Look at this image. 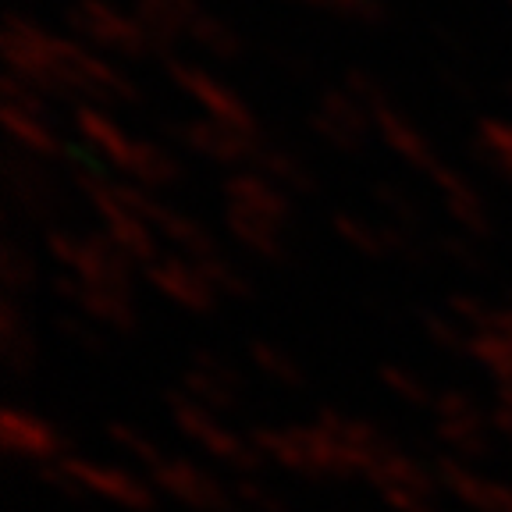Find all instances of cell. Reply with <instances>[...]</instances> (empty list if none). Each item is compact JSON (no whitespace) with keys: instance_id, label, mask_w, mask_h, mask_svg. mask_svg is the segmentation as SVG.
Wrapping results in <instances>:
<instances>
[{"instance_id":"7bdbcfd3","label":"cell","mask_w":512,"mask_h":512,"mask_svg":"<svg viewBox=\"0 0 512 512\" xmlns=\"http://www.w3.org/2000/svg\"><path fill=\"white\" fill-rule=\"evenodd\" d=\"M445 310L452 313V317H456L459 324L470 331V335H477V331L495 328V310H498V306H488L484 299L466 296V292H456V296H448Z\"/></svg>"},{"instance_id":"9a60e30c","label":"cell","mask_w":512,"mask_h":512,"mask_svg":"<svg viewBox=\"0 0 512 512\" xmlns=\"http://www.w3.org/2000/svg\"><path fill=\"white\" fill-rule=\"evenodd\" d=\"M146 281H150L164 299H171V303L189 313H210L217 306V299H221L189 256L160 253L157 260L146 267Z\"/></svg>"},{"instance_id":"3957f363","label":"cell","mask_w":512,"mask_h":512,"mask_svg":"<svg viewBox=\"0 0 512 512\" xmlns=\"http://www.w3.org/2000/svg\"><path fill=\"white\" fill-rule=\"evenodd\" d=\"M164 402H168L171 420H175L178 431H182L192 445H200L207 456H214L217 463L232 466L239 477H253V473L264 466V452L253 445V438H242V434H235L232 427H224L221 420H217L214 409L189 399L182 388L164 395Z\"/></svg>"},{"instance_id":"f35d334b","label":"cell","mask_w":512,"mask_h":512,"mask_svg":"<svg viewBox=\"0 0 512 512\" xmlns=\"http://www.w3.org/2000/svg\"><path fill=\"white\" fill-rule=\"evenodd\" d=\"M420 324H424L427 338L445 352H466L470 356V331L459 324L452 313L441 310H420Z\"/></svg>"},{"instance_id":"5bb4252c","label":"cell","mask_w":512,"mask_h":512,"mask_svg":"<svg viewBox=\"0 0 512 512\" xmlns=\"http://www.w3.org/2000/svg\"><path fill=\"white\" fill-rule=\"evenodd\" d=\"M310 125L320 139L328 146L342 153H360L367 146L370 136V111L360 104V100H352L345 89H324L317 100V107L310 111Z\"/></svg>"},{"instance_id":"f6af8a7d","label":"cell","mask_w":512,"mask_h":512,"mask_svg":"<svg viewBox=\"0 0 512 512\" xmlns=\"http://www.w3.org/2000/svg\"><path fill=\"white\" fill-rule=\"evenodd\" d=\"M438 246H441V253L452 260V264L463 267V271H470V274H480L484 267H488V260L480 256V246H477V239H473V235H463V232L441 235Z\"/></svg>"},{"instance_id":"ac0fdd59","label":"cell","mask_w":512,"mask_h":512,"mask_svg":"<svg viewBox=\"0 0 512 512\" xmlns=\"http://www.w3.org/2000/svg\"><path fill=\"white\" fill-rule=\"evenodd\" d=\"M132 15L146 29L153 54L171 57V50L189 40L192 22L203 15L200 0H132Z\"/></svg>"},{"instance_id":"74e56055","label":"cell","mask_w":512,"mask_h":512,"mask_svg":"<svg viewBox=\"0 0 512 512\" xmlns=\"http://www.w3.org/2000/svg\"><path fill=\"white\" fill-rule=\"evenodd\" d=\"M381 384L388 388V392L399 395L402 402H409V406H431L434 409V399H438V392H434L424 377L413 374V370H406V367H395V363H384L381 367Z\"/></svg>"},{"instance_id":"603a6c76","label":"cell","mask_w":512,"mask_h":512,"mask_svg":"<svg viewBox=\"0 0 512 512\" xmlns=\"http://www.w3.org/2000/svg\"><path fill=\"white\" fill-rule=\"evenodd\" d=\"M0 114H4V132H8L11 146L22 150L25 157H36V160L68 157V143H61V136H57L54 125L43 114H29L11 104L0 107Z\"/></svg>"},{"instance_id":"cb8c5ba5","label":"cell","mask_w":512,"mask_h":512,"mask_svg":"<svg viewBox=\"0 0 512 512\" xmlns=\"http://www.w3.org/2000/svg\"><path fill=\"white\" fill-rule=\"evenodd\" d=\"M363 480H370L377 491L406 488V491H420V495H431V498H434V484H438L434 466H424L420 459L406 456V452L395 448V445H388V448L377 452Z\"/></svg>"},{"instance_id":"484cf974","label":"cell","mask_w":512,"mask_h":512,"mask_svg":"<svg viewBox=\"0 0 512 512\" xmlns=\"http://www.w3.org/2000/svg\"><path fill=\"white\" fill-rule=\"evenodd\" d=\"M256 171H264L278 189H285L288 196H313L317 192V175L310 171L299 153H292L288 146H274V143H264L260 157L253 164Z\"/></svg>"},{"instance_id":"277c9868","label":"cell","mask_w":512,"mask_h":512,"mask_svg":"<svg viewBox=\"0 0 512 512\" xmlns=\"http://www.w3.org/2000/svg\"><path fill=\"white\" fill-rule=\"evenodd\" d=\"M43 242H47V253L64 267V274L96 288H132V260L104 232L79 235L68 228H50Z\"/></svg>"},{"instance_id":"f546056e","label":"cell","mask_w":512,"mask_h":512,"mask_svg":"<svg viewBox=\"0 0 512 512\" xmlns=\"http://www.w3.org/2000/svg\"><path fill=\"white\" fill-rule=\"evenodd\" d=\"M189 40L203 50V54L217 57V61H239L242 57V36L228 22H221L217 15L203 11L189 29Z\"/></svg>"},{"instance_id":"d590c367","label":"cell","mask_w":512,"mask_h":512,"mask_svg":"<svg viewBox=\"0 0 512 512\" xmlns=\"http://www.w3.org/2000/svg\"><path fill=\"white\" fill-rule=\"evenodd\" d=\"M107 438L114 441V445L125 452V456H132L136 463H143L146 470H157L164 459H168V452L160 448L157 438H150V434L143 431V427L136 424H125V420H111V424L104 427Z\"/></svg>"},{"instance_id":"ba28073f","label":"cell","mask_w":512,"mask_h":512,"mask_svg":"<svg viewBox=\"0 0 512 512\" xmlns=\"http://www.w3.org/2000/svg\"><path fill=\"white\" fill-rule=\"evenodd\" d=\"M164 72H168V79L189 96L192 104L203 107V118L221 121V125L239 128V132H260V121H256L253 107H249L232 86H224L221 79H214L207 68L171 57V61L164 64Z\"/></svg>"},{"instance_id":"836d02e7","label":"cell","mask_w":512,"mask_h":512,"mask_svg":"<svg viewBox=\"0 0 512 512\" xmlns=\"http://www.w3.org/2000/svg\"><path fill=\"white\" fill-rule=\"evenodd\" d=\"M470 356L498 384H512V335H505V331H477V335H470Z\"/></svg>"},{"instance_id":"9c48e42d","label":"cell","mask_w":512,"mask_h":512,"mask_svg":"<svg viewBox=\"0 0 512 512\" xmlns=\"http://www.w3.org/2000/svg\"><path fill=\"white\" fill-rule=\"evenodd\" d=\"M57 296L64 303L79 310L82 317H89L96 328L114 331V335H132L139 331V310H136V299H132V288H96L86 285V281L72 278V274H57L50 281Z\"/></svg>"},{"instance_id":"d6986e66","label":"cell","mask_w":512,"mask_h":512,"mask_svg":"<svg viewBox=\"0 0 512 512\" xmlns=\"http://www.w3.org/2000/svg\"><path fill=\"white\" fill-rule=\"evenodd\" d=\"M221 192L232 210H246V214L267 217V221H278V224L292 221V196L285 189H278L264 171L256 168L232 171V175L224 178Z\"/></svg>"},{"instance_id":"44dd1931","label":"cell","mask_w":512,"mask_h":512,"mask_svg":"<svg viewBox=\"0 0 512 512\" xmlns=\"http://www.w3.org/2000/svg\"><path fill=\"white\" fill-rule=\"evenodd\" d=\"M431 182H434V189L441 192V203H445V210L452 214V221L459 224V232L473 235V239H484V235L491 232L488 207H484V200H480L477 185H473L463 171L441 164V168L431 175Z\"/></svg>"},{"instance_id":"4fadbf2b","label":"cell","mask_w":512,"mask_h":512,"mask_svg":"<svg viewBox=\"0 0 512 512\" xmlns=\"http://www.w3.org/2000/svg\"><path fill=\"white\" fill-rule=\"evenodd\" d=\"M164 132L175 136V143H182L185 150L217 160V164H246V160L256 164V157L264 150V132H239V128H228L210 118L171 121V125H164Z\"/></svg>"},{"instance_id":"bcb514c9","label":"cell","mask_w":512,"mask_h":512,"mask_svg":"<svg viewBox=\"0 0 512 512\" xmlns=\"http://www.w3.org/2000/svg\"><path fill=\"white\" fill-rule=\"evenodd\" d=\"M306 4L331 8V11H338V15L352 18V22H360V25H381L384 22L381 0H306Z\"/></svg>"},{"instance_id":"e0dca14e","label":"cell","mask_w":512,"mask_h":512,"mask_svg":"<svg viewBox=\"0 0 512 512\" xmlns=\"http://www.w3.org/2000/svg\"><path fill=\"white\" fill-rule=\"evenodd\" d=\"M4 178H8L11 200H15L29 217L47 221V217H54L57 210L64 207L61 189H57V182L50 178V171L43 168L36 157L8 153V160H4Z\"/></svg>"},{"instance_id":"ffe728a7","label":"cell","mask_w":512,"mask_h":512,"mask_svg":"<svg viewBox=\"0 0 512 512\" xmlns=\"http://www.w3.org/2000/svg\"><path fill=\"white\" fill-rule=\"evenodd\" d=\"M370 118H374V128H377V136L384 139V146H388L395 157L406 160L409 168L424 171L427 178L441 168V157L434 153L431 139H427L402 111H395L392 104H381L377 111H370Z\"/></svg>"},{"instance_id":"52a82bcc","label":"cell","mask_w":512,"mask_h":512,"mask_svg":"<svg viewBox=\"0 0 512 512\" xmlns=\"http://www.w3.org/2000/svg\"><path fill=\"white\" fill-rule=\"evenodd\" d=\"M488 424L491 413H484V406L470 392L445 388L434 399V434L448 448V456L463 459V463H477V459L491 456Z\"/></svg>"},{"instance_id":"11a10c76","label":"cell","mask_w":512,"mask_h":512,"mask_svg":"<svg viewBox=\"0 0 512 512\" xmlns=\"http://www.w3.org/2000/svg\"><path fill=\"white\" fill-rule=\"evenodd\" d=\"M509 4H512V0H509Z\"/></svg>"},{"instance_id":"b9f144b4","label":"cell","mask_w":512,"mask_h":512,"mask_svg":"<svg viewBox=\"0 0 512 512\" xmlns=\"http://www.w3.org/2000/svg\"><path fill=\"white\" fill-rule=\"evenodd\" d=\"M232 495L239 505H246L249 512H292V505L285 502L281 491H274L271 484L256 477H239L232 484Z\"/></svg>"},{"instance_id":"6da1fadb","label":"cell","mask_w":512,"mask_h":512,"mask_svg":"<svg viewBox=\"0 0 512 512\" xmlns=\"http://www.w3.org/2000/svg\"><path fill=\"white\" fill-rule=\"evenodd\" d=\"M249 438L264 452V459L285 466L288 473H299V477H367L377 456V452L342 445L320 424L253 427Z\"/></svg>"},{"instance_id":"7a4b0ae2","label":"cell","mask_w":512,"mask_h":512,"mask_svg":"<svg viewBox=\"0 0 512 512\" xmlns=\"http://www.w3.org/2000/svg\"><path fill=\"white\" fill-rule=\"evenodd\" d=\"M75 128H79L82 146L93 150L107 168H118L128 182L157 189V185H171L182 178L178 160L171 157L164 146L150 143V139L128 136L125 128H121L104 107L79 104L75 107Z\"/></svg>"},{"instance_id":"ee69618b","label":"cell","mask_w":512,"mask_h":512,"mask_svg":"<svg viewBox=\"0 0 512 512\" xmlns=\"http://www.w3.org/2000/svg\"><path fill=\"white\" fill-rule=\"evenodd\" d=\"M342 89L352 96V100H360L367 111H377L381 104H392V100H388V93H384L381 79H377L374 72H367V68H349V72H345V86Z\"/></svg>"},{"instance_id":"4dcf8cb0","label":"cell","mask_w":512,"mask_h":512,"mask_svg":"<svg viewBox=\"0 0 512 512\" xmlns=\"http://www.w3.org/2000/svg\"><path fill=\"white\" fill-rule=\"evenodd\" d=\"M246 349H249V360L256 363V370H260L264 377L285 384V388H303L306 384V374L296 363V356H288L281 345L267 342V338H249Z\"/></svg>"},{"instance_id":"8d00e7d4","label":"cell","mask_w":512,"mask_h":512,"mask_svg":"<svg viewBox=\"0 0 512 512\" xmlns=\"http://www.w3.org/2000/svg\"><path fill=\"white\" fill-rule=\"evenodd\" d=\"M192 264L200 267L203 278L210 281V288H214L217 296H228V299L253 296V281H249L246 271H242L235 260H228L224 253H214V256H207V260H192Z\"/></svg>"},{"instance_id":"d4e9b609","label":"cell","mask_w":512,"mask_h":512,"mask_svg":"<svg viewBox=\"0 0 512 512\" xmlns=\"http://www.w3.org/2000/svg\"><path fill=\"white\" fill-rule=\"evenodd\" d=\"M0 356H4V367L15 377H29L36 370V360H40L36 338H32L22 303L15 296L0 299Z\"/></svg>"},{"instance_id":"ab89813d","label":"cell","mask_w":512,"mask_h":512,"mask_svg":"<svg viewBox=\"0 0 512 512\" xmlns=\"http://www.w3.org/2000/svg\"><path fill=\"white\" fill-rule=\"evenodd\" d=\"M54 331L64 338V342H72L75 349H82V352H93V356L107 352L104 331L96 328V324H93L89 317H82L79 310H72V313H57V317H54Z\"/></svg>"},{"instance_id":"5b68a950","label":"cell","mask_w":512,"mask_h":512,"mask_svg":"<svg viewBox=\"0 0 512 512\" xmlns=\"http://www.w3.org/2000/svg\"><path fill=\"white\" fill-rule=\"evenodd\" d=\"M75 185L82 189V196L89 200V207L96 210V217H100V224H104L107 239H111L114 246L128 256V260L150 267L160 256L157 232H153L150 224H146L136 210H128L125 203L118 200V192H114V178H107L104 171H75Z\"/></svg>"},{"instance_id":"f907efd6","label":"cell","mask_w":512,"mask_h":512,"mask_svg":"<svg viewBox=\"0 0 512 512\" xmlns=\"http://www.w3.org/2000/svg\"><path fill=\"white\" fill-rule=\"evenodd\" d=\"M40 480L47 484L50 491H57V495L72 498V502H82L86 498V491L75 484V477L68 470H64V463H50V466H40Z\"/></svg>"},{"instance_id":"1f68e13d","label":"cell","mask_w":512,"mask_h":512,"mask_svg":"<svg viewBox=\"0 0 512 512\" xmlns=\"http://www.w3.org/2000/svg\"><path fill=\"white\" fill-rule=\"evenodd\" d=\"M189 399H196L200 406H207V409H235L239 406V399H242V388H235V384H228V381H221V377H214V374H207V370H200V367H185V374H182V384H178Z\"/></svg>"},{"instance_id":"d6a6232c","label":"cell","mask_w":512,"mask_h":512,"mask_svg":"<svg viewBox=\"0 0 512 512\" xmlns=\"http://www.w3.org/2000/svg\"><path fill=\"white\" fill-rule=\"evenodd\" d=\"M331 228H335L338 239H342L345 246L356 249V253L374 256V260L392 256V249H388V235H384V224H370L356 214H335L331 217Z\"/></svg>"},{"instance_id":"4316f807","label":"cell","mask_w":512,"mask_h":512,"mask_svg":"<svg viewBox=\"0 0 512 512\" xmlns=\"http://www.w3.org/2000/svg\"><path fill=\"white\" fill-rule=\"evenodd\" d=\"M153 232L164 235V239H168L182 256H189V260H207V256L221 253L214 235H210L196 217L182 214V210H175V207H164V214H160L157 224H153Z\"/></svg>"},{"instance_id":"83f0119b","label":"cell","mask_w":512,"mask_h":512,"mask_svg":"<svg viewBox=\"0 0 512 512\" xmlns=\"http://www.w3.org/2000/svg\"><path fill=\"white\" fill-rule=\"evenodd\" d=\"M313 424H320L324 431L331 434V438H338L342 445H349V448H360V452H381V448L392 445V441L384 438V434L377 431L370 420H360V416L342 413V409H320Z\"/></svg>"},{"instance_id":"30bf717a","label":"cell","mask_w":512,"mask_h":512,"mask_svg":"<svg viewBox=\"0 0 512 512\" xmlns=\"http://www.w3.org/2000/svg\"><path fill=\"white\" fill-rule=\"evenodd\" d=\"M150 484L153 491H164L192 512H232L235 505L232 488H224L214 473H207L185 456H168L157 470H150Z\"/></svg>"},{"instance_id":"681fc988","label":"cell","mask_w":512,"mask_h":512,"mask_svg":"<svg viewBox=\"0 0 512 512\" xmlns=\"http://www.w3.org/2000/svg\"><path fill=\"white\" fill-rule=\"evenodd\" d=\"M384 505L395 512H441L438 505H434L431 495H420V491H406V488H388L381 491Z\"/></svg>"},{"instance_id":"8992f818","label":"cell","mask_w":512,"mask_h":512,"mask_svg":"<svg viewBox=\"0 0 512 512\" xmlns=\"http://www.w3.org/2000/svg\"><path fill=\"white\" fill-rule=\"evenodd\" d=\"M68 29L75 32V40L100 47L107 54H118L125 61H143L153 57V47L146 40V29L132 11L114 8L111 0H72L68 8Z\"/></svg>"},{"instance_id":"e575fe53","label":"cell","mask_w":512,"mask_h":512,"mask_svg":"<svg viewBox=\"0 0 512 512\" xmlns=\"http://www.w3.org/2000/svg\"><path fill=\"white\" fill-rule=\"evenodd\" d=\"M36 260L29 256V249H22L15 239H8L0 246V285H4V296H25L36 288Z\"/></svg>"},{"instance_id":"60d3db41","label":"cell","mask_w":512,"mask_h":512,"mask_svg":"<svg viewBox=\"0 0 512 512\" xmlns=\"http://www.w3.org/2000/svg\"><path fill=\"white\" fill-rule=\"evenodd\" d=\"M374 200L384 214L392 217L388 224H399V228H406V232H420V224H424V210L416 207L402 189H395V185H388V182H377Z\"/></svg>"},{"instance_id":"7c38bea8","label":"cell","mask_w":512,"mask_h":512,"mask_svg":"<svg viewBox=\"0 0 512 512\" xmlns=\"http://www.w3.org/2000/svg\"><path fill=\"white\" fill-rule=\"evenodd\" d=\"M64 470L72 473L75 484L86 491V498H104V502L118 505L125 512H153L157 495H153V484L136 473L121 470L111 463H96V459H82V456H68L61 459Z\"/></svg>"},{"instance_id":"2e32d148","label":"cell","mask_w":512,"mask_h":512,"mask_svg":"<svg viewBox=\"0 0 512 512\" xmlns=\"http://www.w3.org/2000/svg\"><path fill=\"white\" fill-rule=\"evenodd\" d=\"M434 477L438 484L456 495L463 505H470L473 512H512V488L502 480L480 477L477 470L463 463L456 456H438L434 459Z\"/></svg>"},{"instance_id":"db71d44e","label":"cell","mask_w":512,"mask_h":512,"mask_svg":"<svg viewBox=\"0 0 512 512\" xmlns=\"http://www.w3.org/2000/svg\"><path fill=\"white\" fill-rule=\"evenodd\" d=\"M505 93H509V96H512V79H509V82H505Z\"/></svg>"},{"instance_id":"7dc6e473","label":"cell","mask_w":512,"mask_h":512,"mask_svg":"<svg viewBox=\"0 0 512 512\" xmlns=\"http://www.w3.org/2000/svg\"><path fill=\"white\" fill-rule=\"evenodd\" d=\"M0 86H4V104L22 107V111L43 114V118H47V100H43L40 89H32L29 82L15 79V75H4V82H0Z\"/></svg>"},{"instance_id":"f5cc1de1","label":"cell","mask_w":512,"mask_h":512,"mask_svg":"<svg viewBox=\"0 0 512 512\" xmlns=\"http://www.w3.org/2000/svg\"><path fill=\"white\" fill-rule=\"evenodd\" d=\"M495 406L512 409V384H498V402H495Z\"/></svg>"},{"instance_id":"f1b7e54d","label":"cell","mask_w":512,"mask_h":512,"mask_svg":"<svg viewBox=\"0 0 512 512\" xmlns=\"http://www.w3.org/2000/svg\"><path fill=\"white\" fill-rule=\"evenodd\" d=\"M473 153L480 164L495 168L512 182V121L505 118H484L477 125V139H473Z\"/></svg>"},{"instance_id":"7402d4cb","label":"cell","mask_w":512,"mask_h":512,"mask_svg":"<svg viewBox=\"0 0 512 512\" xmlns=\"http://www.w3.org/2000/svg\"><path fill=\"white\" fill-rule=\"evenodd\" d=\"M224 228L239 242L246 253L260 256L267 264H281L288 260V224H278V221H267V217H256V214H246V210H232L224 207Z\"/></svg>"},{"instance_id":"816d5d0a","label":"cell","mask_w":512,"mask_h":512,"mask_svg":"<svg viewBox=\"0 0 512 512\" xmlns=\"http://www.w3.org/2000/svg\"><path fill=\"white\" fill-rule=\"evenodd\" d=\"M491 427H495V431L502 434V438L512 441V409H505V406L491 409Z\"/></svg>"},{"instance_id":"c3c4849f","label":"cell","mask_w":512,"mask_h":512,"mask_svg":"<svg viewBox=\"0 0 512 512\" xmlns=\"http://www.w3.org/2000/svg\"><path fill=\"white\" fill-rule=\"evenodd\" d=\"M192 367H200V370H207V374H214V377H221V381H228V384H235V388H242L246 392V381H242V374L232 367V363L224 360V356H217V352H210V349H200V352H192Z\"/></svg>"},{"instance_id":"8fae6325","label":"cell","mask_w":512,"mask_h":512,"mask_svg":"<svg viewBox=\"0 0 512 512\" xmlns=\"http://www.w3.org/2000/svg\"><path fill=\"white\" fill-rule=\"evenodd\" d=\"M0 448L11 459H29L36 466H50L68 459V438L47 416L25 406H4L0 413Z\"/></svg>"}]
</instances>
